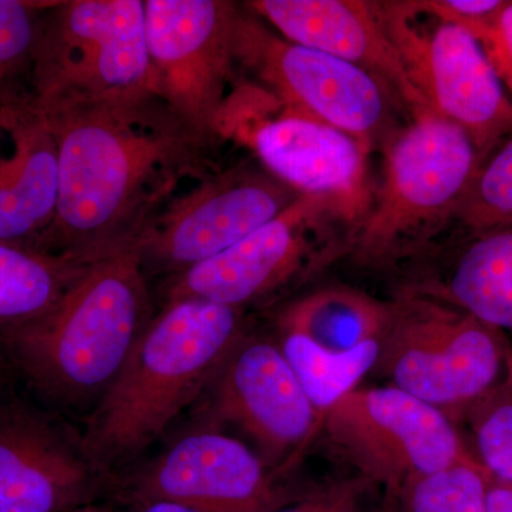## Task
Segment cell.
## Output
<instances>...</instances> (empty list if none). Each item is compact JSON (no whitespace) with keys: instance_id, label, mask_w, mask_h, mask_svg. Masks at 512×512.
Instances as JSON below:
<instances>
[{"instance_id":"cell-32","label":"cell","mask_w":512,"mask_h":512,"mask_svg":"<svg viewBox=\"0 0 512 512\" xmlns=\"http://www.w3.org/2000/svg\"><path fill=\"white\" fill-rule=\"evenodd\" d=\"M511 379H512V355H511Z\"/></svg>"},{"instance_id":"cell-5","label":"cell","mask_w":512,"mask_h":512,"mask_svg":"<svg viewBox=\"0 0 512 512\" xmlns=\"http://www.w3.org/2000/svg\"><path fill=\"white\" fill-rule=\"evenodd\" d=\"M144 6L154 94L207 146L234 136L256 93L237 79V6L222 0Z\"/></svg>"},{"instance_id":"cell-17","label":"cell","mask_w":512,"mask_h":512,"mask_svg":"<svg viewBox=\"0 0 512 512\" xmlns=\"http://www.w3.org/2000/svg\"><path fill=\"white\" fill-rule=\"evenodd\" d=\"M97 474L42 414L10 404L0 410V512H60L90 497Z\"/></svg>"},{"instance_id":"cell-19","label":"cell","mask_w":512,"mask_h":512,"mask_svg":"<svg viewBox=\"0 0 512 512\" xmlns=\"http://www.w3.org/2000/svg\"><path fill=\"white\" fill-rule=\"evenodd\" d=\"M392 316L389 306L366 293L328 288L292 303L282 315L281 329L330 352L345 353L382 340Z\"/></svg>"},{"instance_id":"cell-6","label":"cell","mask_w":512,"mask_h":512,"mask_svg":"<svg viewBox=\"0 0 512 512\" xmlns=\"http://www.w3.org/2000/svg\"><path fill=\"white\" fill-rule=\"evenodd\" d=\"M377 365L393 386L444 412L471 409L503 386L511 355L498 330L467 312L416 302L393 311Z\"/></svg>"},{"instance_id":"cell-10","label":"cell","mask_w":512,"mask_h":512,"mask_svg":"<svg viewBox=\"0 0 512 512\" xmlns=\"http://www.w3.org/2000/svg\"><path fill=\"white\" fill-rule=\"evenodd\" d=\"M299 195L268 171L234 168L212 175L171 198L133 248L146 274H181L264 227Z\"/></svg>"},{"instance_id":"cell-28","label":"cell","mask_w":512,"mask_h":512,"mask_svg":"<svg viewBox=\"0 0 512 512\" xmlns=\"http://www.w3.org/2000/svg\"><path fill=\"white\" fill-rule=\"evenodd\" d=\"M476 39L512 96V2H507L493 25L483 30Z\"/></svg>"},{"instance_id":"cell-22","label":"cell","mask_w":512,"mask_h":512,"mask_svg":"<svg viewBox=\"0 0 512 512\" xmlns=\"http://www.w3.org/2000/svg\"><path fill=\"white\" fill-rule=\"evenodd\" d=\"M282 353L318 414H326L379 363L382 340L350 352H330L298 333L282 332Z\"/></svg>"},{"instance_id":"cell-18","label":"cell","mask_w":512,"mask_h":512,"mask_svg":"<svg viewBox=\"0 0 512 512\" xmlns=\"http://www.w3.org/2000/svg\"><path fill=\"white\" fill-rule=\"evenodd\" d=\"M13 151L0 157V241L29 245L55 215L59 163L52 130L32 109L10 127Z\"/></svg>"},{"instance_id":"cell-27","label":"cell","mask_w":512,"mask_h":512,"mask_svg":"<svg viewBox=\"0 0 512 512\" xmlns=\"http://www.w3.org/2000/svg\"><path fill=\"white\" fill-rule=\"evenodd\" d=\"M412 8L436 16L440 22L453 23L477 37L490 28L507 2L505 0H433V2H410Z\"/></svg>"},{"instance_id":"cell-11","label":"cell","mask_w":512,"mask_h":512,"mask_svg":"<svg viewBox=\"0 0 512 512\" xmlns=\"http://www.w3.org/2000/svg\"><path fill=\"white\" fill-rule=\"evenodd\" d=\"M387 32L430 109L460 127L480 163L512 134V100L476 37L441 22L423 39L410 30L402 3H380Z\"/></svg>"},{"instance_id":"cell-29","label":"cell","mask_w":512,"mask_h":512,"mask_svg":"<svg viewBox=\"0 0 512 512\" xmlns=\"http://www.w3.org/2000/svg\"><path fill=\"white\" fill-rule=\"evenodd\" d=\"M274 512H357L353 498L345 493L320 495Z\"/></svg>"},{"instance_id":"cell-13","label":"cell","mask_w":512,"mask_h":512,"mask_svg":"<svg viewBox=\"0 0 512 512\" xmlns=\"http://www.w3.org/2000/svg\"><path fill=\"white\" fill-rule=\"evenodd\" d=\"M214 407L237 424L269 460H279L308 437L318 413L279 346L237 340L215 373Z\"/></svg>"},{"instance_id":"cell-24","label":"cell","mask_w":512,"mask_h":512,"mask_svg":"<svg viewBox=\"0 0 512 512\" xmlns=\"http://www.w3.org/2000/svg\"><path fill=\"white\" fill-rule=\"evenodd\" d=\"M456 215L481 234L512 228V134L478 167Z\"/></svg>"},{"instance_id":"cell-25","label":"cell","mask_w":512,"mask_h":512,"mask_svg":"<svg viewBox=\"0 0 512 512\" xmlns=\"http://www.w3.org/2000/svg\"><path fill=\"white\" fill-rule=\"evenodd\" d=\"M488 476L473 457L403 490L406 512H488Z\"/></svg>"},{"instance_id":"cell-8","label":"cell","mask_w":512,"mask_h":512,"mask_svg":"<svg viewBox=\"0 0 512 512\" xmlns=\"http://www.w3.org/2000/svg\"><path fill=\"white\" fill-rule=\"evenodd\" d=\"M238 64L258 77L286 111L338 128L369 148L390 120L387 89L355 64L278 37L239 12Z\"/></svg>"},{"instance_id":"cell-20","label":"cell","mask_w":512,"mask_h":512,"mask_svg":"<svg viewBox=\"0 0 512 512\" xmlns=\"http://www.w3.org/2000/svg\"><path fill=\"white\" fill-rule=\"evenodd\" d=\"M87 264L0 241V332L45 315Z\"/></svg>"},{"instance_id":"cell-4","label":"cell","mask_w":512,"mask_h":512,"mask_svg":"<svg viewBox=\"0 0 512 512\" xmlns=\"http://www.w3.org/2000/svg\"><path fill=\"white\" fill-rule=\"evenodd\" d=\"M153 92L143 0L52 2L40 15L30 76L37 113Z\"/></svg>"},{"instance_id":"cell-9","label":"cell","mask_w":512,"mask_h":512,"mask_svg":"<svg viewBox=\"0 0 512 512\" xmlns=\"http://www.w3.org/2000/svg\"><path fill=\"white\" fill-rule=\"evenodd\" d=\"M325 416L332 443L396 493L471 457L446 413L393 384L352 390Z\"/></svg>"},{"instance_id":"cell-1","label":"cell","mask_w":512,"mask_h":512,"mask_svg":"<svg viewBox=\"0 0 512 512\" xmlns=\"http://www.w3.org/2000/svg\"><path fill=\"white\" fill-rule=\"evenodd\" d=\"M55 136L53 220L28 245L92 262L131 248L207 144L157 94L39 113Z\"/></svg>"},{"instance_id":"cell-14","label":"cell","mask_w":512,"mask_h":512,"mask_svg":"<svg viewBox=\"0 0 512 512\" xmlns=\"http://www.w3.org/2000/svg\"><path fill=\"white\" fill-rule=\"evenodd\" d=\"M289 42L338 57L372 74L413 117L431 111L384 25L379 3L357 0H255L247 3Z\"/></svg>"},{"instance_id":"cell-7","label":"cell","mask_w":512,"mask_h":512,"mask_svg":"<svg viewBox=\"0 0 512 512\" xmlns=\"http://www.w3.org/2000/svg\"><path fill=\"white\" fill-rule=\"evenodd\" d=\"M480 158L467 134L433 111L414 117L387 154L382 190L357 235V249L379 259L417 232L456 215Z\"/></svg>"},{"instance_id":"cell-23","label":"cell","mask_w":512,"mask_h":512,"mask_svg":"<svg viewBox=\"0 0 512 512\" xmlns=\"http://www.w3.org/2000/svg\"><path fill=\"white\" fill-rule=\"evenodd\" d=\"M52 2L0 0V106H30V76L40 15Z\"/></svg>"},{"instance_id":"cell-2","label":"cell","mask_w":512,"mask_h":512,"mask_svg":"<svg viewBox=\"0 0 512 512\" xmlns=\"http://www.w3.org/2000/svg\"><path fill=\"white\" fill-rule=\"evenodd\" d=\"M238 330L235 308L165 303L90 414L80 447L93 470L124 466L151 446L212 382Z\"/></svg>"},{"instance_id":"cell-30","label":"cell","mask_w":512,"mask_h":512,"mask_svg":"<svg viewBox=\"0 0 512 512\" xmlns=\"http://www.w3.org/2000/svg\"><path fill=\"white\" fill-rule=\"evenodd\" d=\"M488 512H512V485L497 483L488 478Z\"/></svg>"},{"instance_id":"cell-31","label":"cell","mask_w":512,"mask_h":512,"mask_svg":"<svg viewBox=\"0 0 512 512\" xmlns=\"http://www.w3.org/2000/svg\"><path fill=\"white\" fill-rule=\"evenodd\" d=\"M137 512H201L187 505L174 503V501H143Z\"/></svg>"},{"instance_id":"cell-12","label":"cell","mask_w":512,"mask_h":512,"mask_svg":"<svg viewBox=\"0 0 512 512\" xmlns=\"http://www.w3.org/2000/svg\"><path fill=\"white\" fill-rule=\"evenodd\" d=\"M143 501H174L201 512H274L279 495L264 463L241 441L212 431L188 434L133 481Z\"/></svg>"},{"instance_id":"cell-26","label":"cell","mask_w":512,"mask_h":512,"mask_svg":"<svg viewBox=\"0 0 512 512\" xmlns=\"http://www.w3.org/2000/svg\"><path fill=\"white\" fill-rule=\"evenodd\" d=\"M477 463L490 480L512 485V379L470 409Z\"/></svg>"},{"instance_id":"cell-16","label":"cell","mask_w":512,"mask_h":512,"mask_svg":"<svg viewBox=\"0 0 512 512\" xmlns=\"http://www.w3.org/2000/svg\"><path fill=\"white\" fill-rule=\"evenodd\" d=\"M325 211L336 208L325 198L299 195L278 217L231 248L170 276L167 303L195 299L237 309L271 291L301 265L306 229Z\"/></svg>"},{"instance_id":"cell-3","label":"cell","mask_w":512,"mask_h":512,"mask_svg":"<svg viewBox=\"0 0 512 512\" xmlns=\"http://www.w3.org/2000/svg\"><path fill=\"white\" fill-rule=\"evenodd\" d=\"M133 247L89 262L45 315L0 332V348L40 393L62 403L103 396L151 319Z\"/></svg>"},{"instance_id":"cell-15","label":"cell","mask_w":512,"mask_h":512,"mask_svg":"<svg viewBox=\"0 0 512 512\" xmlns=\"http://www.w3.org/2000/svg\"><path fill=\"white\" fill-rule=\"evenodd\" d=\"M238 140L298 194L325 198L346 217L365 205L367 148L338 128L285 110L256 120Z\"/></svg>"},{"instance_id":"cell-21","label":"cell","mask_w":512,"mask_h":512,"mask_svg":"<svg viewBox=\"0 0 512 512\" xmlns=\"http://www.w3.org/2000/svg\"><path fill=\"white\" fill-rule=\"evenodd\" d=\"M464 312L495 330H512V228L483 232L461 255L450 282Z\"/></svg>"}]
</instances>
